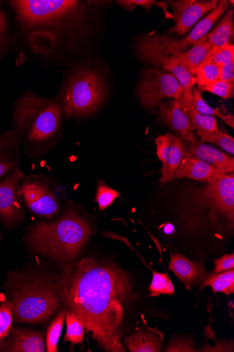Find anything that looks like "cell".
Returning <instances> with one entry per match:
<instances>
[{
  "label": "cell",
  "instance_id": "13",
  "mask_svg": "<svg viewBox=\"0 0 234 352\" xmlns=\"http://www.w3.org/2000/svg\"><path fill=\"white\" fill-rule=\"evenodd\" d=\"M174 10L175 25L170 28L171 33L182 37L206 14L212 12L218 4V0L196 1V0H178L169 1Z\"/></svg>",
  "mask_w": 234,
  "mask_h": 352
},
{
  "label": "cell",
  "instance_id": "11",
  "mask_svg": "<svg viewBox=\"0 0 234 352\" xmlns=\"http://www.w3.org/2000/svg\"><path fill=\"white\" fill-rule=\"evenodd\" d=\"M135 47L141 59L175 76L184 89L183 100H194L193 92L195 85H197L196 80L181 65L179 60L174 54L152 46L141 38L136 41Z\"/></svg>",
  "mask_w": 234,
  "mask_h": 352
},
{
  "label": "cell",
  "instance_id": "25",
  "mask_svg": "<svg viewBox=\"0 0 234 352\" xmlns=\"http://www.w3.org/2000/svg\"><path fill=\"white\" fill-rule=\"evenodd\" d=\"M211 287L214 294L222 293L226 296L234 294V270L220 274H207L202 285V289Z\"/></svg>",
  "mask_w": 234,
  "mask_h": 352
},
{
  "label": "cell",
  "instance_id": "33",
  "mask_svg": "<svg viewBox=\"0 0 234 352\" xmlns=\"http://www.w3.org/2000/svg\"><path fill=\"white\" fill-rule=\"evenodd\" d=\"M217 64L219 67L225 65L234 61V46L233 44L227 43L221 47L212 48L207 58Z\"/></svg>",
  "mask_w": 234,
  "mask_h": 352
},
{
  "label": "cell",
  "instance_id": "14",
  "mask_svg": "<svg viewBox=\"0 0 234 352\" xmlns=\"http://www.w3.org/2000/svg\"><path fill=\"white\" fill-rule=\"evenodd\" d=\"M0 351L45 352V336L31 329L12 327L8 336L0 342Z\"/></svg>",
  "mask_w": 234,
  "mask_h": 352
},
{
  "label": "cell",
  "instance_id": "18",
  "mask_svg": "<svg viewBox=\"0 0 234 352\" xmlns=\"http://www.w3.org/2000/svg\"><path fill=\"white\" fill-rule=\"evenodd\" d=\"M226 173L215 166L188 155H185L175 173L174 178H189L199 182L210 183Z\"/></svg>",
  "mask_w": 234,
  "mask_h": 352
},
{
  "label": "cell",
  "instance_id": "2",
  "mask_svg": "<svg viewBox=\"0 0 234 352\" xmlns=\"http://www.w3.org/2000/svg\"><path fill=\"white\" fill-rule=\"evenodd\" d=\"M27 47L45 65L68 66L85 8L77 0H14L10 2Z\"/></svg>",
  "mask_w": 234,
  "mask_h": 352
},
{
  "label": "cell",
  "instance_id": "39",
  "mask_svg": "<svg viewBox=\"0 0 234 352\" xmlns=\"http://www.w3.org/2000/svg\"><path fill=\"white\" fill-rule=\"evenodd\" d=\"M165 351H196V348L189 340H176L169 344Z\"/></svg>",
  "mask_w": 234,
  "mask_h": 352
},
{
  "label": "cell",
  "instance_id": "36",
  "mask_svg": "<svg viewBox=\"0 0 234 352\" xmlns=\"http://www.w3.org/2000/svg\"><path fill=\"white\" fill-rule=\"evenodd\" d=\"M116 3L128 11L134 10L139 6L149 10L152 6H156L163 10L167 19L174 18L167 11V5L162 2H156L153 0H122V1L119 0V1H116Z\"/></svg>",
  "mask_w": 234,
  "mask_h": 352
},
{
  "label": "cell",
  "instance_id": "26",
  "mask_svg": "<svg viewBox=\"0 0 234 352\" xmlns=\"http://www.w3.org/2000/svg\"><path fill=\"white\" fill-rule=\"evenodd\" d=\"M67 326L65 342H71L73 345L82 344L85 336V329L80 320L72 312L67 311L65 318Z\"/></svg>",
  "mask_w": 234,
  "mask_h": 352
},
{
  "label": "cell",
  "instance_id": "24",
  "mask_svg": "<svg viewBox=\"0 0 234 352\" xmlns=\"http://www.w3.org/2000/svg\"><path fill=\"white\" fill-rule=\"evenodd\" d=\"M183 111L189 117L195 131H204L215 132L219 130L217 118L213 116H205L198 111L194 100L186 102L180 100Z\"/></svg>",
  "mask_w": 234,
  "mask_h": 352
},
{
  "label": "cell",
  "instance_id": "1",
  "mask_svg": "<svg viewBox=\"0 0 234 352\" xmlns=\"http://www.w3.org/2000/svg\"><path fill=\"white\" fill-rule=\"evenodd\" d=\"M61 275L62 307L80 320L100 349L125 352L124 309L137 298L128 273L113 263L86 257Z\"/></svg>",
  "mask_w": 234,
  "mask_h": 352
},
{
  "label": "cell",
  "instance_id": "40",
  "mask_svg": "<svg viewBox=\"0 0 234 352\" xmlns=\"http://www.w3.org/2000/svg\"><path fill=\"white\" fill-rule=\"evenodd\" d=\"M220 67V80L234 84V61Z\"/></svg>",
  "mask_w": 234,
  "mask_h": 352
},
{
  "label": "cell",
  "instance_id": "16",
  "mask_svg": "<svg viewBox=\"0 0 234 352\" xmlns=\"http://www.w3.org/2000/svg\"><path fill=\"white\" fill-rule=\"evenodd\" d=\"M186 155L200 160L226 173L234 171V158L220 150L199 141L198 137L185 142Z\"/></svg>",
  "mask_w": 234,
  "mask_h": 352
},
{
  "label": "cell",
  "instance_id": "22",
  "mask_svg": "<svg viewBox=\"0 0 234 352\" xmlns=\"http://www.w3.org/2000/svg\"><path fill=\"white\" fill-rule=\"evenodd\" d=\"M124 345L130 352H159L161 350V340L156 334L139 332L127 336Z\"/></svg>",
  "mask_w": 234,
  "mask_h": 352
},
{
  "label": "cell",
  "instance_id": "8",
  "mask_svg": "<svg viewBox=\"0 0 234 352\" xmlns=\"http://www.w3.org/2000/svg\"><path fill=\"white\" fill-rule=\"evenodd\" d=\"M137 94L144 108L154 110L165 98L181 100L184 89L174 75L153 67L143 74Z\"/></svg>",
  "mask_w": 234,
  "mask_h": 352
},
{
  "label": "cell",
  "instance_id": "21",
  "mask_svg": "<svg viewBox=\"0 0 234 352\" xmlns=\"http://www.w3.org/2000/svg\"><path fill=\"white\" fill-rule=\"evenodd\" d=\"M205 37L200 40L192 47L183 53H173L184 67L193 76L196 69L202 65L212 50Z\"/></svg>",
  "mask_w": 234,
  "mask_h": 352
},
{
  "label": "cell",
  "instance_id": "17",
  "mask_svg": "<svg viewBox=\"0 0 234 352\" xmlns=\"http://www.w3.org/2000/svg\"><path fill=\"white\" fill-rule=\"evenodd\" d=\"M169 269L173 272L186 289L190 290L203 283L207 274L203 263L191 261L182 254L171 252Z\"/></svg>",
  "mask_w": 234,
  "mask_h": 352
},
{
  "label": "cell",
  "instance_id": "30",
  "mask_svg": "<svg viewBox=\"0 0 234 352\" xmlns=\"http://www.w3.org/2000/svg\"><path fill=\"white\" fill-rule=\"evenodd\" d=\"M193 100L195 107L198 112L200 113L218 117L223 120L226 124L231 128L234 126V118L233 115H225L221 113L218 109L211 107L204 100L202 91H200L197 88L194 89Z\"/></svg>",
  "mask_w": 234,
  "mask_h": 352
},
{
  "label": "cell",
  "instance_id": "27",
  "mask_svg": "<svg viewBox=\"0 0 234 352\" xmlns=\"http://www.w3.org/2000/svg\"><path fill=\"white\" fill-rule=\"evenodd\" d=\"M198 139L202 142L212 143L229 154H234V140L227 133L222 132L220 130L215 132L198 131Z\"/></svg>",
  "mask_w": 234,
  "mask_h": 352
},
{
  "label": "cell",
  "instance_id": "38",
  "mask_svg": "<svg viewBox=\"0 0 234 352\" xmlns=\"http://www.w3.org/2000/svg\"><path fill=\"white\" fill-rule=\"evenodd\" d=\"M215 269L213 274H220L234 269V255L233 254H226L222 257L214 260Z\"/></svg>",
  "mask_w": 234,
  "mask_h": 352
},
{
  "label": "cell",
  "instance_id": "9",
  "mask_svg": "<svg viewBox=\"0 0 234 352\" xmlns=\"http://www.w3.org/2000/svg\"><path fill=\"white\" fill-rule=\"evenodd\" d=\"M45 175L25 176L21 184L23 201L29 211L39 217L53 220L60 212L61 205Z\"/></svg>",
  "mask_w": 234,
  "mask_h": 352
},
{
  "label": "cell",
  "instance_id": "41",
  "mask_svg": "<svg viewBox=\"0 0 234 352\" xmlns=\"http://www.w3.org/2000/svg\"><path fill=\"white\" fill-rule=\"evenodd\" d=\"M4 240L3 236L1 233V231H0V241H3Z\"/></svg>",
  "mask_w": 234,
  "mask_h": 352
},
{
  "label": "cell",
  "instance_id": "15",
  "mask_svg": "<svg viewBox=\"0 0 234 352\" xmlns=\"http://www.w3.org/2000/svg\"><path fill=\"white\" fill-rule=\"evenodd\" d=\"M159 111L165 124L183 141H191L198 137L189 117L183 109L180 100L170 99L161 102Z\"/></svg>",
  "mask_w": 234,
  "mask_h": 352
},
{
  "label": "cell",
  "instance_id": "10",
  "mask_svg": "<svg viewBox=\"0 0 234 352\" xmlns=\"http://www.w3.org/2000/svg\"><path fill=\"white\" fill-rule=\"evenodd\" d=\"M25 176L19 167L0 180V222L8 230L18 228L25 220L21 189Z\"/></svg>",
  "mask_w": 234,
  "mask_h": 352
},
{
  "label": "cell",
  "instance_id": "31",
  "mask_svg": "<svg viewBox=\"0 0 234 352\" xmlns=\"http://www.w3.org/2000/svg\"><path fill=\"white\" fill-rule=\"evenodd\" d=\"M149 292L151 297H158L161 295H174L175 287L169 274L166 272H153Z\"/></svg>",
  "mask_w": 234,
  "mask_h": 352
},
{
  "label": "cell",
  "instance_id": "23",
  "mask_svg": "<svg viewBox=\"0 0 234 352\" xmlns=\"http://www.w3.org/2000/svg\"><path fill=\"white\" fill-rule=\"evenodd\" d=\"M233 10H229L218 25L205 36L206 41L213 47L230 43L233 38Z\"/></svg>",
  "mask_w": 234,
  "mask_h": 352
},
{
  "label": "cell",
  "instance_id": "6",
  "mask_svg": "<svg viewBox=\"0 0 234 352\" xmlns=\"http://www.w3.org/2000/svg\"><path fill=\"white\" fill-rule=\"evenodd\" d=\"M108 87L104 74L89 63H69L54 99L65 119L88 117L105 103Z\"/></svg>",
  "mask_w": 234,
  "mask_h": 352
},
{
  "label": "cell",
  "instance_id": "12",
  "mask_svg": "<svg viewBox=\"0 0 234 352\" xmlns=\"http://www.w3.org/2000/svg\"><path fill=\"white\" fill-rule=\"evenodd\" d=\"M230 6V2L222 0L218 6L208 16L197 23L191 33L182 40L169 38L165 36H145L141 38L148 44L158 47L167 53H183L196 43L204 38L215 23L224 14Z\"/></svg>",
  "mask_w": 234,
  "mask_h": 352
},
{
  "label": "cell",
  "instance_id": "4",
  "mask_svg": "<svg viewBox=\"0 0 234 352\" xmlns=\"http://www.w3.org/2000/svg\"><path fill=\"white\" fill-rule=\"evenodd\" d=\"M92 234L89 221L70 206L56 220L39 221L27 228L25 243L29 251L45 256L66 272Z\"/></svg>",
  "mask_w": 234,
  "mask_h": 352
},
{
  "label": "cell",
  "instance_id": "34",
  "mask_svg": "<svg viewBox=\"0 0 234 352\" xmlns=\"http://www.w3.org/2000/svg\"><path fill=\"white\" fill-rule=\"evenodd\" d=\"M13 311L8 300L0 303V342L9 334L12 328Z\"/></svg>",
  "mask_w": 234,
  "mask_h": 352
},
{
  "label": "cell",
  "instance_id": "29",
  "mask_svg": "<svg viewBox=\"0 0 234 352\" xmlns=\"http://www.w3.org/2000/svg\"><path fill=\"white\" fill-rule=\"evenodd\" d=\"M197 85L207 86L220 80V67L216 63L205 60L195 72Z\"/></svg>",
  "mask_w": 234,
  "mask_h": 352
},
{
  "label": "cell",
  "instance_id": "19",
  "mask_svg": "<svg viewBox=\"0 0 234 352\" xmlns=\"http://www.w3.org/2000/svg\"><path fill=\"white\" fill-rule=\"evenodd\" d=\"M21 148L12 130L0 135V180L20 167Z\"/></svg>",
  "mask_w": 234,
  "mask_h": 352
},
{
  "label": "cell",
  "instance_id": "5",
  "mask_svg": "<svg viewBox=\"0 0 234 352\" xmlns=\"http://www.w3.org/2000/svg\"><path fill=\"white\" fill-rule=\"evenodd\" d=\"M62 275L8 272L4 283L15 324H38L45 322L62 307Z\"/></svg>",
  "mask_w": 234,
  "mask_h": 352
},
{
  "label": "cell",
  "instance_id": "3",
  "mask_svg": "<svg viewBox=\"0 0 234 352\" xmlns=\"http://www.w3.org/2000/svg\"><path fill=\"white\" fill-rule=\"evenodd\" d=\"M64 120L62 109L54 98L28 89L14 104L12 131L25 155L38 161L62 141Z\"/></svg>",
  "mask_w": 234,
  "mask_h": 352
},
{
  "label": "cell",
  "instance_id": "28",
  "mask_svg": "<svg viewBox=\"0 0 234 352\" xmlns=\"http://www.w3.org/2000/svg\"><path fill=\"white\" fill-rule=\"evenodd\" d=\"M66 309L61 307L56 317L52 320L46 336V351L58 352V342L65 322Z\"/></svg>",
  "mask_w": 234,
  "mask_h": 352
},
{
  "label": "cell",
  "instance_id": "32",
  "mask_svg": "<svg viewBox=\"0 0 234 352\" xmlns=\"http://www.w3.org/2000/svg\"><path fill=\"white\" fill-rule=\"evenodd\" d=\"M119 197H121L119 191L108 186L104 181L98 180L95 201L100 210L104 211L110 207Z\"/></svg>",
  "mask_w": 234,
  "mask_h": 352
},
{
  "label": "cell",
  "instance_id": "7",
  "mask_svg": "<svg viewBox=\"0 0 234 352\" xmlns=\"http://www.w3.org/2000/svg\"><path fill=\"white\" fill-rule=\"evenodd\" d=\"M185 201L187 212L193 218L202 219L213 228L224 225L228 229L233 228L234 221V174L227 173L217 180L199 187ZM190 216V217H191Z\"/></svg>",
  "mask_w": 234,
  "mask_h": 352
},
{
  "label": "cell",
  "instance_id": "37",
  "mask_svg": "<svg viewBox=\"0 0 234 352\" xmlns=\"http://www.w3.org/2000/svg\"><path fill=\"white\" fill-rule=\"evenodd\" d=\"M10 43V28L7 16L0 7V56L8 50Z\"/></svg>",
  "mask_w": 234,
  "mask_h": 352
},
{
  "label": "cell",
  "instance_id": "35",
  "mask_svg": "<svg viewBox=\"0 0 234 352\" xmlns=\"http://www.w3.org/2000/svg\"><path fill=\"white\" fill-rule=\"evenodd\" d=\"M197 89L200 91H207L215 94L224 100L232 99L234 97V84L224 81L219 80L207 86L197 85Z\"/></svg>",
  "mask_w": 234,
  "mask_h": 352
},
{
  "label": "cell",
  "instance_id": "20",
  "mask_svg": "<svg viewBox=\"0 0 234 352\" xmlns=\"http://www.w3.org/2000/svg\"><path fill=\"white\" fill-rule=\"evenodd\" d=\"M186 155L184 141L178 136L169 133V146L161 169L160 183L165 184L175 179L174 175L183 158Z\"/></svg>",
  "mask_w": 234,
  "mask_h": 352
}]
</instances>
